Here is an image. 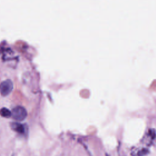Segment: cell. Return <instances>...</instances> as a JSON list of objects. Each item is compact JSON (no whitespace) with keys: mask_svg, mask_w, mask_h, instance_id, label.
Wrapping results in <instances>:
<instances>
[{"mask_svg":"<svg viewBox=\"0 0 156 156\" xmlns=\"http://www.w3.org/2000/svg\"><path fill=\"white\" fill-rule=\"evenodd\" d=\"M11 127L13 131L20 134H25L26 133V127L23 124L19 123H11Z\"/></svg>","mask_w":156,"mask_h":156,"instance_id":"3957f363","label":"cell"},{"mask_svg":"<svg viewBox=\"0 0 156 156\" xmlns=\"http://www.w3.org/2000/svg\"><path fill=\"white\" fill-rule=\"evenodd\" d=\"M0 115L4 118H10L12 116V112H11L8 108L3 107L0 110Z\"/></svg>","mask_w":156,"mask_h":156,"instance_id":"277c9868","label":"cell"},{"mask_svg":"<svg viewBox=\"0 0 156 156\" xmlns=\"http://www.w3.org/2000/svg\"><path fill=\"white\" fill-rule=\"evenodd\" d=\"M27 116V113L25 108L22 106H17L12 111V117L14 119L18 121H23Z\"/></svg>","mask_w":156,"mask_h":156,"instance_id":"6da1fadb","label":"cell"},{"mask_svg":"<svg viewBox=\"0 0 156 156\" xmlns=\"http://www.w3.org/2000/svg\"><path fill=\"white\" fill-rule=\"evenodd\" d=\"M14 88V84L11 80L8 79L0 84V93L3 97L9 95Z\"/></svg>","mask_w":156,"mask_h":156,"instance_id":"7a4b0ae2","label":"cell"},{"mask_svg":"<svg viewBox=\"0 0 156 156\" xmlns=\"http://www.w3.org/2000/svg\"><path fill=\"white\" fill-rule=\"evenodd\" d=\"M146 152H147V150H146V149L141 150V151L138 153V156H144L146 154Z\"/></svg>","mask_w":156,"mask_h":156,"instance_id":"5b68a950","label":"cell"}]
</instances>
